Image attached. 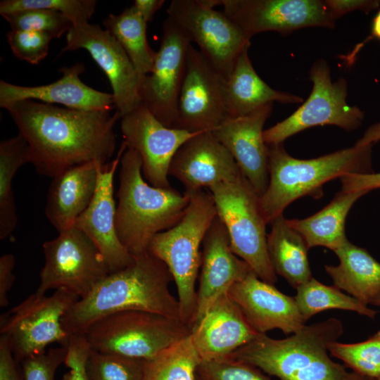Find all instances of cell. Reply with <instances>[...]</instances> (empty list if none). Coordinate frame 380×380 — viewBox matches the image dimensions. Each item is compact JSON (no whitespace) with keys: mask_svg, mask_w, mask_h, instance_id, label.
<instances>
[{"mask_svg":"<svg viewBox=\"0 0 380 380\" xmlns=\"http://www.w3.org/2000/svg\"><path fill=\"white\" fill-rule=\"evenodd\" d=\"M27 141L37 173L54 177L76 165L108 163L115 149V109L96 111L24 100L5 108Z\"/></svg>","mask_w":380,"mask_h":380,"instance_id":"obj_1","label":"cell"},{"mask_svg":"<svg viewBox=\"0 0 380 380\" xmlns=\"http://www.w3.org/2000/svg\"><path fill=\"white\" fill-rule=\"evenodd\" d=\"M133 258L66 312L61 322L70 335L84 334L96 320L121 311H146L182 320L179 301L170 290L173 277L165 263L148 251Z\"/></svg>","mask_w":380,"mask_h":380,"instance_id":"obj_2","label":"cell"},{"mask_svg":"<svg viewBox=\"0 0 380 380\" xmlns=\"http://www.w3.org/2000/svg\"><path fill=\"white\" fill-rule=\"evenodd\" d=\"M343 334L341 321L330 317L285 338L258 334L232 355L279 380H376L348 372L330 358L329 346Z\"/></svg>","mask_w":380,"mask_h":380,"instance_id":"obj_3","label":"cell"},{"mask_svg":"<svg viewBox=\"0 0 380 380\" xmlns=\"http://www.w3.org/2000/svg\"><path fill=\"white\" fill-rule=\"evenodd\" d=\"M118 203L115 215L118 236L132 255L146 253L152 239L174 227L189 203L187 194L170 187L149 184L141 172V159L127 148L120 159Z\"/></svg>","mask_w":380,"mask_h":380,"instance_id":"obj_4","label":"cell"},{"mask_svg":"<svg viewBox=\"0 0 380 380\" xmlns=\"http://www.w3.org/2000/svg\"><path fill=\"white\" fill-rule=\"evenodd\" d=\"M372 146L354 145L316 158L299 159L290 156L283 144H268L269 183L260 196L267 223L300 197L320 198L328 181L350 173L373 172Z\"/></svg>","mask_w":380,"mask_h":380,"instance_id":"obj_5","label":"cell"},{"mask_svg":"<svg viewBox=\"0 0 380 380\" xmlns=\"http://www.w3.org/2000/svg\"><path fill=\"white\" fill-rule=\"evenodd\" d=\"M185 193L189 201L181 220L172 228L156 234L148 252L164 262L171 273L182 320L190 328L196 307V282L201 265V247L217 210L210 194L203 190Z\"/></svg>","mask_w":380,"mask_h":380,"instance_id":"obj_6","label":"cell"},{"mask_svg":"<svg viewBox=\"0 0 380 380\" xmlns=\"http://www.w3.org/2000/svg\"><path fill=\"white\" fill-rule=\"evenodd\" d=\"M190 333L189 326L180 319L128 310L100 318L84 334L93 350L148 360Z\"/></svg>","mask_w":380,"mask_h":380,"instance_id":"obj_7","label":"cell"},{"mask_svg":"<svg viewBox=\"0 0 380 380\" xmlns=\"http://www.w3.org/2000/svg\"><path fill=\"white\" fill-rule=\"evenodd\" d=\"M217 215L228 232L231 248L262 280L274 284L277 274L269 259L266 224L260 196L241 174L208 189Z\"/></svg>","mask_w":380,"mask_h":380,"instance_id":"obj_8","label":"cell"},{"mask_svg":"<svg viewBox=\"0 0 380 380\" xmlns=\"http://www.w3.org/2000/svg\"><path fill=\"white\" fill-rule=\"evenodd\" d=\"M80 298L60 289L51 296L36 291L0 317V334L10 343L15 360H23L45 352L46 346L58 343L65 346L70 334L62 318Z\"/></svg>","mask_w":380,"mask_h":380,"instance_id":"obj_9","label":"cell"},{"mask_svg":"<svg viewBox=\"0 0 380 380\" xmlns=\"http://www.w3.org/2000/svg\"><path fill=\"white\" fill-rule=\"evenodd\" d=\"M309 78L312 89L306 101L286 119L264 130L267 145L283 144L289 137L312 127L330 125L352 131L362 125L363 111L346 103L347 81L340 78L333 82L325 60L315 61Z\"/></svg>","mask_w":380,"mask_h":380,"instance_id":"obj_10","label":"cell"},{"mask_svg":"<svg viewBox=\"0 0 380 380\" xmlns=\"http://www.w3.org/2000/svg\"><path fill=\"white\" fill-rule=\"evenodd\" d=\"M214 7L213 0H172L167 9V18L227 79L239 56L249 48L251 38Z\"/></svg>","mask_w":380,"mask_h":380,"instance_id":"obj_11","label":"cell"},{"mask_svg":"<svg viewBox=\"0 0 380 380\" xmlns=\"http://www.w3.org/2000/svg\"><path fill=\"white\" fill-rule=\"evenodd\" d=\"M45 263L36 292L65 289L80 299L110 272L101 252L82 231L73 227L43 244Z\"/></svg>","mask_w":380,"mask_h":380,"instance_id":"obj_12","label":"cell"},{"mask_svg":"<svg viewBox=\"0 0 380 380\" xmlns=\"http://www.w3.org/2000/svg\"><path fill=\"white\" fill-rule=\"evenodd\" d=\"M225 80L201 52L189 46L174 128L213 131L228 117Z\"/></svg>","mask_w":380,"mask_h":380,"instance_id":"obj_13","label":"cell"},{"mask_svg":"<svg viewBox=\"0 0 380 380\" xmlns=\"http://www.w3.org/2000/svg\"><path fill=\"white\" fill-rule=\"evenodd\" d=\"M191 41L167 17L151 72L143 77L139 90L141 103L164 125L173 127L184 77Z\"/></svg>","mask_w":380,"mask_h":380,"instance_id":"obj_14","label":"cell"},{"mask_svg":"<svg viewBox=\"0 0 380 380\" xmlns=\"http://www.w3.org/2000/svg\"><path fill=\"white\" fill-rule=\"evenodd\" d=\"M221 5L224 13L251 39L264 32L286 34L305 27L335 26L325 1L221 0Z\"/></svg>","mask_w":380,"mask_h":380,"instance_id":"obj_15","label":"cell"},{"mask_svg":"<svg viewBox=\"0 0 380 380\" xmlns=\"http://www.w3.org/2000/svg\"><path fill=\"white\" fill-rule=\"evenodd\" d=\"M80 49H86L107 76L115 108L121 118L141 104L139 90L142 77L108 31L89 23L73 25L66 34V44L61 53Z\"/></svg>","mask_w":380,"mask_h":380,"instance_id":"obj_16","label":"cell"},{"mask_svg":"<svg viewBox=\"0 0 380 380\" xmlns=\"http://www.w3.org/2000/svg\"><path fill=\"white\" fill-rule=\"evenodd\" d=\"M120 130L127 148L141 159V172L151 185L170 188L167 176L171 161L178 149L197 134L168 127L142 103L121 118Z\"/></svg>","mask_w":380,"mask_h":380,"instance_id":"obj_17","label":"cell"},{"mask_svg":"<svg viewBox=\"0 0 380 380\" xmlns=\"http://www.w3.org/2000/svg\"><path fill=\"white\" fill-rule=\"evenodd\" d=\"M126 149L127 146L123 141L115 159L99 165L94 196L74 224L96 245L110 272L128 266L134 258L120 242L115 228L117 206L114 199L113 179Z\"/></svg>","mask_w":380,"mask_h":380,"instance_id":"obj_18","label":"cell"},{"mask_svg":"<svg viewBox=\"0 0 380 380\" xmlns=\"http://www.w3.org/2000/svg\"><path fill=\"white\" fill-rule=\"evenodd\" d=\"M201 252L196 307L190 328L202 318L217 298L253 271L232 251L227 229L217 215L205 233Z\"/></svg>","mask_w":380,"mask_h":380,"instance_id":"obj_19","label":"cell"},{"mask_svg":"<svg viewBox=\"0 0 380 380\" xmlns=\"http://www.w3.org/2000/svg\"><path fill=\"white\" fill-rule=\"evenodd\" d=\"M272 106L265 105L243 116L227 117L212 131L259 196L265 193L269 183L268 149L263 127Z\"/></svg>","mask_w":380,"mask_h":380,"instance_id":"obj_20","label":"cell"},{"mask_svg":"<svg viewBox=\"0 0 380 380\" xmlns=\"http://www.w3.org/2000/svg\"><path fill=\"white\" fill-rule=\"evenodd\" d=\"M227 293L260 334L275 329L286 335L293 334L305 325L294 297L260 279L253 271L235 283Z\"/></svg>","mask_w":380,"mask_h":380,"instance_id":"obj_21","label":"cell"},{"mask_svg":"<svg viewBox=\"0 0 380 380\" xmlns=\"http://www.w3.org/2000/svg\"><path fill=\"white\" fill-rule=\"evenodd\" d=\"M168 174L182 183L185 191H194L234 180L242 173L227 148L211 131H206L189 139L178 149Z\"/></svg>","mask_w":380,"mask_h":380,"instance_id":"obj_22","label":"cell"},{"mask_svg":"<svg viewBox=\"0 0 380 380\" xmlns=\"http://www.w3.org/2000/svg\"><path fill=\"white\" fill-rule=\"evenodd\" d=\"M191 337L202 360L228 357L258 334L228 293L221 295L191 328Z\"/></svg>","mask_w":380,"mask_h":380,"instance_id":"obj_23","label":"cell"},{"mask_svg":"<svg viewBox=\"0 0 380 380\" xmlns=\"http://www.w3.org/2000/svg\"><path fill=\"white\" fill-rule=\"evenodd\" d=\"M85 70L81 63L61 68L62 77L52 83L34 87L0 81V106L24 100H38L49 104H62L68 108L96 111L115 108L113 95L85 84L80 75Z\"/></svg>","mask_w":380,"mask_h":380,"instance_id":"obj_24","label":"cell"},{"mask_svg":"<svg viewBox=\"0 0 380 380\" xmlns=\"http://www.w3.org/2000/svg\"><path fill=\"white\" fill-rule=\"evenodd\" d=\"M99 165L91 162L76 165L53 177L45 214L58 233L73 227L90 204L97 186Z\"/></svg>","mask_w":380,"mask_h":380,"instance_id":"obj_25","label":"cell"},{"mask_svg":"<svg viewBox=\"0 0 380 380\" xmlns=\"http://www.w3.org/2000/svg\"><path fill=\"white\" fill-rule=\"evenodd\" d=\"M245 49L237 58L225 80V101L228 117L243 116L274 102L300 103L303 99L280 91L267 84L257 74Z\"/></svg>","mask_w":380,"mask_h":380,"instance_id":"obj_26","label":"cell"},{"mask_svg":"<svg viewBox=\"0 0 380 380\" xmlns=\"http://www.w3.org/2000/svg\"><path fill=\"white\" fill-rule=\"evenodd\" d=\"M334 252L339 264L325 265L324 269L334 286L364 305L371 304L380 294V262L349 241Z\"/></svg>","mask_w":380,"mask_h":380,"instance_id":"obj_27","label":"cell"},{"mask_svg":"<svg viewBox=\"0 0 380 380\" xmlns=\"http://www.w3.org/2000/svg\"><path fill=\"white\" fill-rule=\"evenodd\" d=\"M270 224L271 231L267 236V247L271 265L277 274L296 289L312 277L308 256L310 248L283 214Z\"/></svg>","mask_w":380,"mask_h":380,"instance_id":"obj_28","label":"cell"},{"mask_svg":"<svg viewBox=\"0 0 380 380\" xmlns=\"http://www.w3.org/2000/svg\"><path fill=\"white\" fill-rule=\"evenodd\" d=\"M367 193L341 190L314 215L288 222L302 235L310 248L323 246L334 251L348 241L345 233L347 215L353 204Z\"/></svg>","mask_w":380,"mask_h":380,"instance_id":"obj_29","label":"cell"},{"mask_svg":"<svg viewBox=\"0 0 380 380\" xmlns=\"http://www.w3.org/2000/svg\"><path fill=\"white\" fill-rule=\"evenodd\" d=\"M103 24L122 46L139 75L143 78L149 74L157 52L148 43L147 23L136 7L132 5L118 15L109 14Z\"/></svg>","mask_w":380,"mask_h":380,"instance_id":"obj_30","label":"cell"},{"mask_svg":"<svg viewBox=\"0 0 380 380\" xmlns=\"http://www.w3.org/2000/svg\"><path fill=\"white\" fill-rule=\"evenodd\" d=\"M30 146L18 133L0 143V239L11 235L18 219L12 182L18 170L31 163Z\"/></svg>","mask_w":380,"mask_h":380,"instance_id":"obj_31","label":"cell"},{"mask_svg":"<svg viewBox=\"0 0 380 380\" xmlns=\"http://www.w3.org/2000/svg\"><path fill=\"white\" fill-rule=\"evenodd\" d=\"M294 297L305 323L314 315L328 310L353 311L374 319L378 311L372 310L335 286L324 284L312 277L298 286Z\"/></svg>","mask_w":380,"mask_h":380,"instance_id":"obj_32","label":"cell"},{"mask_svg":"<svg viewBox=\"0 0 380 380\" xmlns=\"http://www.w3.org/2000/svg\"><path fill=\"white\" fill-rule=\"evenodd\" d=\"M201 362L189 334L156 356L146 360L143 380H196Z\"/></svg>","mask_w":380,"mask_h":380,"instance_id":"obj_33","label":"cell"},{"mask_svg":"<svg viewBox=\"0 0 380 380\" xmlns=\"http://www.w3.org/2000/svg\"><path fill=\"white\" fill-rule=\"evenodd\" d=\"M328 350L353 372L375 379L380 376V331L358 343L333 342Z\"/></svg>","mask_w":380,"mask_h":380,"instance_id":"obj_34","label":"cell"},{"mask_svg":"<svg viewBox=\"0 0 380 380\" xmlns=\"http://www.w3.org/2000/svg\"><path fill=\"white\" fill-rule=\"evenodd\" d=\"M146 360L90 349L86 362L89 380H143Z\"/></svg>","mask_w":380,"mask_h":380,"instance_id":"obj_35","label":"cell"},{"mask_svg":"<svg viewBox=\"0 0 380 380\" xmlns=\"http://www.w3.org/2000/svg\"><path fill=\"white\" fill-rule=\"evenodd\" d=\"M11 30L36 31L58 39L73 26L65 15L51 10L28 9L1 15Z\"/></svg>","mask_w":380,"mask_h":380,"instance_id":"obj_36","label":"cell"},{"mask_svg":"<svg viewBox=\"0 0 380 380\" xmlns=\"http://www.w3.org/2000/svg\"><path fill=\"white\" fill-rule=\"evenodd\" d=\"M96 6L95 0H2L0 14L28 9H46L58 12L73 23H89Z\"/></svg>","mask_w":380,"mask_h":380,"instance_id":"obj_37","label":"cell"},{"mask_svg":"<svg viewBox=\"0 0 380 380\" xmlns=\"http://www.w3.org/2000/svg\"><path fill=\"white\" fill-rule=\"evenodd\" d=\"M197 374L203 380H271L259 368L232 355L217 360H202Z\"/></svg>","mask_w":380,"mask_h":380,"instance_id":"obj_38","label":"cell"},{"mask_svg":"<svg viewBox=\"0 0 380 380\" xmlns=\"http://www.w3.org/2000/svg\"><path fill=\"white\" fill-rule=\"evenodd\" d=\"M7 39L17 58L37 65L48 55L52 38L47 34L36 31L11 30L7 33Z\"/></svg>","mask_w":380,"mask_h":380,"instance_id":"obj_39","label":"cell"},{"mask_svg":"<svg viewBox=\"0 0 380 380\" xmlns=\"http://www.w3.org/2000/svg\"><path fill=\"white\" fill-rule=\"evenodd\" d=\"M65 346L49 349L20 362L25 380H54L58 367L65 362Z\"/></svg>","mask_w":380,"mask_h":380,"instance_id":"obj_40","label":"cell"},{"mask_svg":"<svg viewBox=\"0 0 380 380\" xmlns=\"http://www.w3.org/2000/svg\"><path fill=\"white\" fill-rule=\"evenodd\" d=\"M65 346L67 356L64 364L69 371L62 380H89L86 372V362L90 348L84 334H71Z\"/></svg>","mask_w":380,"mask_h":380,"instance_id":"obj_41","label":"cell"},{"mask_svg":"<svg viewBox=\"0 0 380 380\" xmlns=\"http://www.w3.org/2000/svg\"><path fill=\"white\" fill-rule=\"evenodd\" d=\"M0 380H25L20 362L15 360L4 335L0 336Z\"/></svg>","mask_w":380,"mask_h":380,"instance_id":"obj_42","label":"cell"},{"mask_svg":"<svg viewBox=\"0 0 380 380\" xmlns=\"http://www.w3.org/2000/svg\"><path fill=\"white\" fill-rule=\"evenodd\" d=\"M325 3L335 20L354 11H361L368 14L380 6L379 0H326Z\"/></svg>","mask_w":380,"mask_h":380,"instance_id":"obj_43","label":"cell"},{"mask_svg":"<svg viewBox=\"0 0 380 380\" xmlns=\"http://www.w3.org/2000/svg\"><path fill=\"white\" fill-rule=\"evenodd\" d=\"M344 191H367L380 188V172L366 174L350 173L340 178Z\"/></svg>","mask_w":380,"mask_h":380,"instance_id":"obj_44","label":"cell"},{"mask_svg":"<svg viewBox=\"0 0 380 380\" xmlns=\"http://www.w3.org/2000/svg\"><path fill=\"white\" fill-rule=\"evenodd\" d=\"M15 264L13 254L7 253L0 258V306L6 307L8 303V292L15 282V275L13 273Z\"/></svg>","mask_w":380,"mask_h":380,"instance_id":"obj_45","label":"cell"},{"mask_svg":"<svg viewBox=\"0 0 380 380\" xmlns=\"http://www.w3.org/2000/svg\"><path fill=\"white\" fill-rule=\"evenodd\" d=\"M165 2L164 0H135L133 5L148 23L153 20L155 13L163 7Z\"/></svg>","mask_w":380,"mask_h":380,"instance_id":"obj_46","label":"cell"},{"mask_svg":"<svg viewBox=\"0 0 380 380\" xmlns=\"http://www.w3.org/2000/svg\"><path fill=\"white\" fill-rule=\"evenodd\" d=\"M379 141H380V122L368 127L363 136L356 141L355 145L359 146L374 145Z\"/></svg>","mask_w":380,"mask_h":380,"instance_id":"obj_47","label":"cell"},{"mask_svg":"<svg viewBox=\"0 0 380 380\" xmlns=\"http://www.w3.org/2000/svg\"><path fill=\"white\" fill-rule=\"evenodd\" d=\"M371 39L375 38L380 41V10L374 16L371 23Z\"/></svg>","mask_w":380,"mask_h":380,"instance_id":"obj_48","label":"cell"},{"mask_svg":"<svg viewBox=\"0 0 380 380\" xmlns=\"http://www.w3.org/2000/svg\"><path fill=\"white\" fill-rule=\"evenodd\" d=\"M372 305L380 306V294H379L371 303Z\"/></svg>","mask_w":380,"mask_h":380,"instance_id":"obj_49","label":"cell"},{"mask_svg":"<svg viewBox=\"0 0 380 380\" xmlns=\"http://www.w3.org/2000/svg\"><path fill=\"white\" fill-rule=\"evenodd\" d=\"M196 380H203L202 379H201L198 374H196Z\"/></svg>","mask_w":380,"mask_h":380,"instance_id":"obj_50","label":"cell"},{"mask_svg":"<svg viewBox=\"0 0 380 380\" xmlns=\"http://www.w3.org/2000/svg\"><path fill=\"white\" fill-rule=\"evenodd\" d=\"M376 380H380V376H379V378Z\"/></svg>","mask_w":380,"mask_h":380,"instance_id":"obj_51","label":"cell"}]
</instances>
